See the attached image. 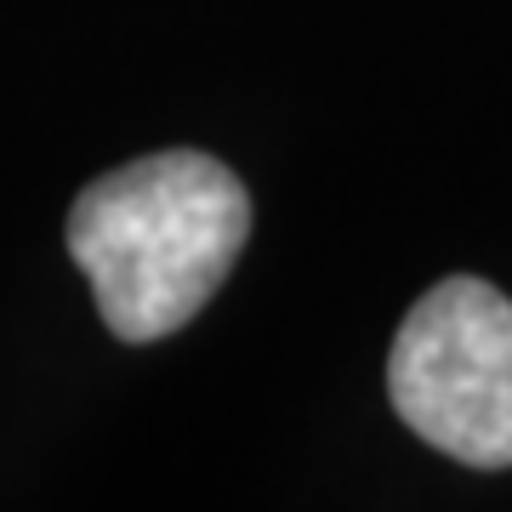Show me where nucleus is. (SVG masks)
Returning a JSON list of instances; mask_svg holds the SVG:
<instances>
[{
    "instance_id": "obj_1",
    "label": "nucleus",
    "mask_w": 512,
    "mask_h": 512,
    "mask_svg": "<svg viewBox=\"0 0 512 512\" xmlns=\"http://www.w3.org/2000/svg\"><path fill=\"white\" fill-rule=\"evenodd\" d=\"M69 256L120 342H160L217 296L251 234V194L194 148L114 165L69 205Z\"/></svg>"
},
{
    "instance_id": "obj_2",
    "label": "nucleus",
    "mask_w": 512,
    "mask_h": 512,
    "mask_svg": "<svg viewBox=\"0 0 512 512\" xmlns=\"http://www.w3.org/2000/svg\"><path fill=\"white\" fill-rule=\"evenodd\" d=\"M387 393L433 450L512 467V302L473 274L433 285L393 336Z\"/></svg>"
}]
</instances>
